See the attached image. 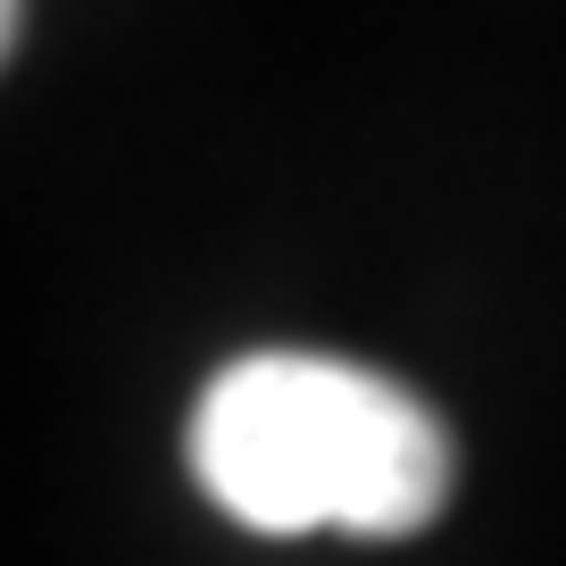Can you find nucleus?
<instances>
[{
    "label": "nucleus",
    "mask_w": 566,
    "mask_h": 566,
    "mask_svg": "<svg viewBox=\"0 0 566 566\" xmlns=\"http://www.w3.org/2000/svg\"><path fill=\"white\" fill-rule=\"evenodd\" d=\"M192 483L250 533H417L450 500V433L408 384L325 350H250L184 424Z\"/></svg>",
    "instance_id": "f257e3e1"
}]
</instances>
